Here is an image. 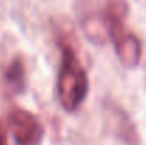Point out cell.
<instances>
[{
	"instance_id": "obj_5",
	"label": "cell",
	"mask_w": 146,
	"mask_h": 145,
	"mask_svg": "<svg viewBox=\"0 0 146 145\" xmlns=\"http://www.w3.org/2000/svg\"><path fill=\"white\" fill-rule=\"evenodd\" d=\"M113 115V120H115V132L119 138L123 140V142L129 145H138L139 142V138H138V134L135 131V127L133 124L131 122L129 117L121 111V110H113L112 112Z\"/></svg>"
},
{
	"instance_id": "obj_4",
	"label": "cell",
	"mask_w": 146,
	"mask_h": 145,
	"mask_svg": "<svg viewBox=\"0 0 146 145\" xmlns=\"http://www.w3.org/2000/svg\"><path fill=\"white\" fill-rule=\"evenodd\" d=\"M6 86L11 93H21L26 88V67L20 57L11 60L4 71Z\"/></svg>"
},
{
	"instance_id": "obj_3",
	"label": "cell",
	"mask_w": 146,
	"mask_h": 145,
	"mask_svg": "<svg viewBox=\"0 0 146 145\" xmlns=\"http://www.w3.org/2000/svg\"><path fill=\"white\" fill-rule=\"evenodd\" d=\"M82 29L90 41L104 44L109 39V20L106 13L88 14L82 20Z\"/></svg>"
},
{
	"instance_id": "obj_1",
	"label": "cell",
	"mask_w": 146,
	"mask_h": 145,
	"mask_svg": "<svg viewBox=\"0 0 146 145\" xmlns=\"http://www.w3.org/2000/svg\"><path fill=\"white\" fill-rule=\"evenodd\" d=\"M60 50L61 60L57 80V96L65 111L74 112L80 108L88 94L90 81L72 46L60 41Z\"/></svg>"
},
{
	"instance_id": "obj_6",
	"label": "cell",
	"mask_w": 146,
	"mask_h": 145,
	"mask_svg": "<svg viewBox=\"0 0 146 145\" xmlns=\"http://www.w3.org/2000/svg\"><path fill=\"white\" fill-rule=\"evenodd\" d=\"M0 145H7V135H6V130L0 121Z\"/></svg>"
},
{
	"instance_id": "obj_2",
	"label": "cell",
	"mask_w": 146,
	"mask_h": 145,
	"mask_svg": "<svg viewBox=\"0 0 146 145\" xmlns=\"http://www.w3.org/2000/svg\"><path fill=\"white\" fill-rule=\"evenodd\" d=\"M9 127L19 145H38L44 137L38 118L23 108H14L9 114Z\"/></svg>"
}]
</instances>
